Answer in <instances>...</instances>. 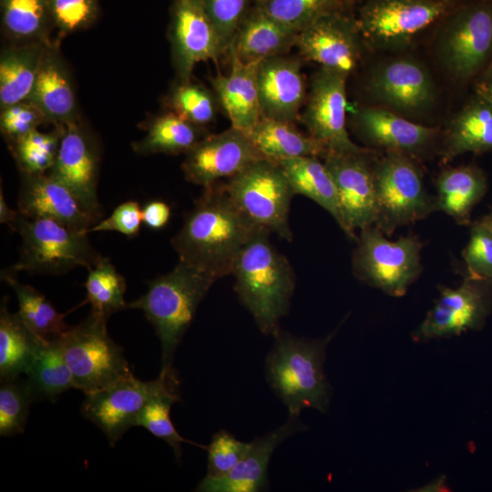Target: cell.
<instances>
[{
	"mask_svg": "<svg viewBox=\"0 0 492 492\" xmlns=\"http://www.w3.org/2000/svg\"><path fill=\"white\" fill-rule=\"evenodd\" d=\"M261 229L239 209L221 181L204 188L171 244L179 261L220 279L231 274L241 250Z\"/></svg>",
	"mask_w": 492,
	"mask_h": 492,
	"instance_id": "cell-1",
	"label": "cell"
},
{
	"mask_svg": "<svg viewBox=\"0 0 492 492\" xmlns=\"http://www.w3.org/2000/svg\"><path fill=\"white\" fill-rule=\"evenodd\" d=\"M261 229L239 254L231 274L234 290L265 335L280 332V321L288 313L295 289V276L288 259Z\"/></svg>",
	"mask_w": 492,
	"mask_h": 492,
	"instance_id": "cell-2",
	"label": "cell"
},
{
	"mask_svg": "<svg viewBox=\"0 0 492 492\" xmlns=\"http://www.w3.org/2000/svg\"><path fill=\"white\" fill-rule=\"evenodd\" d=\"M217 280L212 273L179 261L171 272L149 281L143 295L127 303V309L144 313L160 341V372L173 369L175 352L200 302Z\"/></svg>",
	"mask_w": 492,
	"mask_h": 492,
	"instance_id": "cell-3",
	"label": "cell"
},
{
	"mask_svg": "<svg viewBox=\"0 0 492 492\" xmlns=\"http://www.w3.org/2000/svg\"><path fill=\"white\" fill-rule=\"evenodd\" d=\"M334 333L323 339H307L281 331L266 356V380L286 406L289 415L303 409L327 411L332 388L323 370L326 347Z\"/></svg>",
	"mask_w": 492,
	"mask_h": 492,
	"instance_id": "cell-4",
	"label": "cell"
},
{
	"mask_svg": "<svg viewBox=\"0 0 492 492\" xmlns=\"http://www.w3.org/2000/svg\"><path fill=\"white\" fill-rule=\"evenodd\" d=\"M12 230L22 238L18 261L7 269L15 274H63L77 266L88 270L102 257L91 245L88 233L54 220L31 218L19 212Z\"/></svg>",
	"mask_w": 492,
	"mask_h": 492,
	"instance_id": "cell-5",
	"label": "cell"
},
{
	"mask_svg": "<svg viewBox=\"0 0 492 492\" xmlns=\"http://www.w3.org/2000/svg\"><path fill=\"white\" fill-rule=\"evenodd\" d=\"M374 170L377 210L374 226L385 235L436 210V197L428 193L414 158L385 152L382 158L374 159Z\"/></svg>",
	"mask_w": 492,
	"mask_h": 492,
	"instance_id": "cell-6",
	"label": "cell"
},
{
	"mask_svg": "<svg viewBox=\"0 0 492 492\" xmlns=\"http://www.w3.org/2000/svg\"><path fill=\"white\" fill-rule=\"evenodd\" d=\"M108 319L91 312L84 321L58 336L75 388L85 395L132 374L122 348L108 333Z\"/></svg>",
	"mask_w": 492,
	"mask_h": 492,
	"instance_id": "cell-7",
	"label": "cell"
},
{
	"mask_svg": "<svg viewBox=\"0 0 492 492\" xmlns=\"http://www.w3.org/2000/svg\"><path fill=\"white\" fill-rule=\"evenodd\" d=\"M353 254L354 276L388 295L400 297L419 277L422 242L415 235L390 241L374 225L360 231Z\"/></svg>",
	"mask_w": 492,
	"mask_h": 492,
	"instance_id": "cell-8",
	"label": "cell"
},
{
	"mask_svg": "<svg viewBox=\"0 0 492 492\" xmlns=\"http://www.w3.org/2000/svg\"><path fill=\"white\" fill-rule=\"evenodd\" d=\"M224 186L251 220L283 240L292 241L289 213L295 194L278 162L261 159L227 179Z\"/></svg>",
	"mask_w": 492,
	"mask_h": 492,
	"instance_id": "cell-9",
	"label": "cell"
},
{
	"mask_svg": "<svg viewBox=\"0 0 492 492\" xmlns=\"http://www.w3.org/2000/svg\"><path fill=\"white\" fill-rule=\"evenodd\" d=\"M322 159L335 184L341 229L349 239L357 241L356 231L376 222L375 158L367 149L361 152H326Z\"/></svg>",
	"mask_w": 492,
	"mask_h": 492,
	"instance_id": "cell-10",
	"label": "cell"
},
{
	"mask_svg": "<svg viewBox=\"0 0 492 492\" xmlns=\"http://www.w3.org/2000/svg\"><path fill=\"white\" fill-rule=\"evenodd\" d=\"M346 77L320 67L312 77L299 119L326 152H361L346 126Z\"/></svg>",
	"mask_w": 492,
	"mask_h": 492,
	"instance_id": "cell-11",
	"label": "cell"
},
{
	"mask_svg": "<svg viewBox=\"0 0 492 492\" xmlns=\"http://www.w3.org/2000/svg\"><path fill=\"white\" fill-rule=\"evenodd\" d=\"M439 292L415 331V340L451 337L483 326L492 308V280L466 275L459 286H441Z\"/></svg>",
	"mask_w": 492,
	"mask_h": 492,
	"instance_id": "cell-12",
	"label": "cell"
},
{
	"mask_svg": "<svg viewBox=\"0 0 492 492\" xmlns=\"http://www.w3.org/2000/svg\"><path fill=\"white\" fill-rule=\"evenodd\" d=\"M174 372V368L160 372L151 381H141L130 374L106 388L87 394L81 405L82 415L95 424L113 446L127 430L136 425L146 403Z\"/></svg>",
	"mask_w": 492,
	"mask_h": 492,
	"instance_id": "cell-13",
	"label": "cell"
},
{
	"mask_svg": "<svg viewBox=\"0 0 492 492\" xmlns=\"http://www.w3.org/2000/svg\"><path fill=\"white\" fill-rule=\"evenodd\" d=\"M446 8V0H369L356 24L367 42L398 46L441 17Z\"/></svg>",
	"mask_w": 492,
	"mask_h": 492,
	"instance_id": "cell-14",
	"label": "cell"
},
{
	"mask_svg": "<svg viewBox=\"0 0 492 492\" xmlns=\"http://www.w3.org/2000/svg\"><path fill=\"white\" fill-rule=\"evenodd\" d=\"M264 159L246 131L233 128L206 135L188 152L181 164L185 179L204 188L229 179Z\"/></svg>",
	"mask_w": 492,
	"mask_h": 492,
	"instance_id": "cell-15",
	"label": "cell"
},
{
	"mask_svg": "<svg viewBox=\"0 0 492 492\" xmlns=\"http://www.w3.org/2000/svg\"><path fill=\"white\" fill-rule=\"evenodd\" d=\"M168 34L178 81L190 80L200 62L217 61L226 54L200 0H172Z\"/></svg>",
	"mask_w": 492,
	"mask_h": 492,
	"instance_id": "cell-16",
	"label": "cell"
},
{
	"mask_svg": "<svg viewBox=\"0 0 492 492\" xmlns=\"http://www.w3.org/2000/svg\"><path fill=\"white\" fill-rule=\"evenodd\" d=\"M362 39L356 19L338 10L300 30L295 47L302 58L348 77L358 65Z\"/></svg>",
	"mask_w": 492,
	"mask_h": 492,
	"instance_id": "cell-17",
	"label": "cell"
},
{
	"mask_svg": "<svg viewBox=\"0 0 492 492\" xmlns=\"http://www.w3.org/2000/svg\"><path fill=\"white\" fill-rule=\"evenodd\" d=\"M98 163L97 147L78 120L65 126L56 160L47 172L63 183L97 221L102 215L97 190Z\"/></svg>",
	"mask_w": 492,
	"mask_h": 492,
	"instance_id": "cell-18",
	"label": "cell"
},
{
	"mask_svg": "<svg viewBox=\"0 0 492 492\" xmlns=\"http://www.w3.org/2000/svg\"><path fill=\"white\" fill-rule=\"evenodd\" d=\"M492 49V9L476 5L464 8L448 21L440 42V55L457 77L474 75Z\"/></svg>",
	"mask_w": 492,
	"mask_h": 492,
	"instance_id": "cell-19",
	"label": "cell"
},
{
	"mask_svg": "<svg viewBox=\"0 0 492 492\" xmlns=\"http://www.w3.org/2000/svg\"><path fill=\"white\" fill-rule=\"evenodd\" d=\"M257 87L261 116L295 122L307 96L301 59L287 54L257 65Z\"/></svg>",
	"mask_w": 492,
	"mask_h": 492,
	"instance_id": "cell-20",
	"label": "cell"
},
{
	"mask_svg": "<svg viewBox=\"0 0 492 492\" xmlns=\"http://www.w3.org/2000/svg\"><path fill=\"white\" fill-rule=\"evenodd\" d=\"M352 125L357 137L367 145L414 159L429 149L438 135L436 128L378 108H357Z\"/></svg>",
	"mask_w": 492,
	"mask_h": 492,
	"instance_id": "cell-21",
	"label": "cell"
},
{
	"mask_svg": "<svg viewBox=\"0 0 492 492\" xmlns=\"http://www.w3.org/2000/svg\"><path fill=\"white\" fill-rule=\"evenodd\" d=\"M17 206L27 217L54 220L80 232L87 233L97 222L75 195L48 173H21Z\"/></svg>",
	"mask_w": 492,
	"mask_h": 492,
	"instance_id": "cell-22",
	"label": "cell"
},
{
	"mask_svg": "<svg viewBox=\"0 0 492 492\" xmlns=\"http://www.w3.org/2000/svg\"><path fill=\"white\" fill-rule=\"evenodd\" d=\"M303 429L299 416L289 415L284 424L250 442L247 453L226 476L220 478L205 476L196 491L259 492L268 489V466L272 454L286 438Z\"/></svg>",
	"mask_w": 492,
	"mask_h": 492,
	"instance_id": "cell-23",
	"label": "cell"
},
{
	"mask_svg": "<svg viewBox=\"0 0 492 492\" xmlns=\"http://www.w3.org/2000/svg\"><path fill=\"white\" fill-rule=\"evenodd\" d=\"M46 118V123L66 126L78 121L72 78L55 43L44 50L36 79L28 99Z\"/></svg>",
	"mask_w": 492,
	"mask_h": 492,
	"instance_id": "cell-24",
	"label": "cell"
},
{
	"mask_svg": "<svg viewBox=\"0 0 492 492\" xmlns=\"http://www.w3.org/2000/svg\"><path fill=\"white\" fill-rule=\"evenodd\" d=\"M370 89L379 100L407 112L428 106L434 96L427 71L410 59H396L383 66L374 75Z\"/></svg>",
	"mask_w": 492,
	"mask_h": 492,
	"instance_id": "cell-25",
	"label": "cell"
},
{
	"mask_svg": "<svg viewBox=\"0 0 492 492\" xmlns=\"http://www.w3.org/2000/svg\"><path fill=\"white\" fill-rule=\"evenodd\" d=\"M297 34L273 20L255 4L239 26L228 54L243 64H259L287 54L295 46Z\"/></svg>",
	"mask_w": 492,
	"mask_h": 492,
	"instance_id": "cell-26",
	"label": "cell"
},
{
	"mask_svg": "<svg viewBox=\"0 0 492 492\" xmlns=\"http://www.w3.org/2000/svg\"><path fill=\"white\" fill-rule=\"evenodd\" d=\"M230 73H219L211 79V86L231 126L248 131L261 117L257 87L258 64H243L232 56H230Z\"/></svg>",
	"mask_w": 492,
	"mask_h": 492,
	"instance_id": "cell-27",
	"label": "cell"
},
{
	"mask_svg": "<svg viewBox=\"0 0 492 492\" xmlns=\"http://www.w3.org/2000/svg\"><path fill=\"white\" fill-rule=\"evenodd\" d=\"M487 189L486 177L477 167L446 169L436 179V210L445 212L460 225L468 224L472 210Z\"/></svg>",
	"mask_w": 492,
	"mask_h": 492,
	"instance_id": "cell-28",
	"label": "cell"
},
{
	"mask_svg": "<svg viewBox=\"0 0 492 492\" xmlns=\"http://www.w3.org/2000/svg\"><path fill=\"white\" fill-rule=\"evenodd\" d=\"M246 132L260 154L275 162L304 156L322 159L326 153L322 144L301 132L294 122L261 117Z\"/></svg>",
	"mask_w": 492,
	"mask_h": 492,
	"instance_id": "cell-29",
	"label": "cell"
},
{
	"mask_svg": "<svg viewBox=\"0 0 492 492\" xmlns=\"http://www.w3.org/2000/svg\"><path fill=\"white\" fill-rule=\"evenodd\" d=\"M50 42L22 43L4 49L0 56V108L28 99L41 58Z\"/></svg>",
	"mask_w": 492,
	"mask_h": 492,
	"instance_id": "cell-30",
	"label": "cell"
},
{
	"mask_svg": "<svg viewBox=\"0 0 492 492\" xmlns=\"http://www.w3.org/2000/svg\"><path fill=\"white\" fill-rule=\"evenodd\" d=\"M492 149V101L480 97L466 105L453 119L445 139L443 159L466 152Z\"/></svg>",
	"mask_w": 492,
	"mask_h": 492,
	"instance_id": "cell-31",
	"label": "cell"
},
{
	"mask_svg": "<svg viewBox=\"0 0 492 492\" xmlns=\"http://www.w3.org/2000/svg\"><path fill=\"white\" fill-rule=\"evenodd\" d=\"M321 158L297 157L278 161L294 194L303 195L328 211L342 226L333 179Z\"/></svg>",
	"mask_w": 492,
	"mask_h": 492,
	"instance_id": "cell-32",
	"label": "cell"
},
{
	"mask_svg": "<svg viewBox=\"0 0 492 492\" xmlns=\"http://www.w3.org/2000/svg\"><path fill=\"white\" fill-rule=\"evenodd\" d=\"M26 374L34 401L55 400L75 388L58 336L41 340Z\"/></svg>",
	"mask_w": 492,
	"mask_h": 492,
	"instance_id": "cell-33",
	"label": "cell"
},
{
	"mask_svg": "<svg viewBox=\"0 0 492 492\" xmlns=\"http://www.w3.org/2000/svg\"><path fill=\"white\" fill-rule=\"evenodd\" d=\"M43 338L31 330L17 313H10L5 298L3 299L0 309L1 382L26 374Z\"/></svg>",
	"mask_w": 492,
	"mask_h": 492,
	"instance_id": "cell-34",
	"label": "cell"
},
{
	"mask_svg": "<svg viewBox=\"0 0 492 492\" xmlns=\"http://www.w3.org/2000/svg\"><path fill=\"white\" fill-rule=\"evenodd\" d=\"M145 129L144 138L132 144L134 151L141 155L185 154L206 136L204 128L170 110L156 117Z\"/></svg>",
	"mask_w": 492,
	"mask_h": 492,
	"instance_id": "cell-35",
	"label": "cell"
},
{
	"mask_svg": "<svg viewBox=\"0 0 492 492\" xmlns=\"http://www.w3.org/2000/svg\"><path fill=\"white\" fill-rule=\"evenodd\" d=\"M5 34L22 43L50 42V0H0Z\"/></svg>",
	"mask_w": 492,
	"mask_h": 492,
	"instance_id": "cell-36",
	"label": "cell"
},
{
	"mask_svg": "<svg viewBox=\"0 0 492 492\" xmlns=\"http://www.w3.org/2000/svg\"><path fill=\"white\" fill-rule=\"evenodd\" d=\"M15 275L5 270L2 278L15 293L19 307L17 313L26 325L47 339L66 333L71 327L64 320L66 314L59 313L39 291L19 282Z\"/></svg>",
	"mask_w": 492,
	"mask_h": 492,
	"instance_id": "cell-37",
	"label": "cell"
},
{
	"mask_svg": "<svg viewBox=\"0 0 492 492\" xmlns=\"http://www.w3.org/2000/svg\"><path fill=\"white\" fill-rule=\"evenodd\" d=\"M179 381L174 372L163 387L153 395L139 413L136 425L143 426L154 436L165 441L173 450L177 460L181 456V444L190 443L207 448L185 439L176 430L171 418L170 409L174 403L179 402Z\"/></svg>",
	"mask_w": 492,
	"mask_h": 492,
	"instance_id": "cell-38",
	"label": "cell"
},
{
	"mask_svg": "<svg viewBox=\"0 0 492 492\" xmlns=\"http://www.w3.org/2000/svg\"><path fill=\"white\" fill-rule=\"evenodd\" d=\"M84 285L87 291L84 303L91 305L92 313L109 318L116 312L127 309L125 278L108 258L101 257L88 269Z\"/></svg>",
	"mask_w": 492,
	"mask_h": 492,
	"instance_id": "cell-39",
	"label": "cell"
},
{
	"mask_svg": "<svg viewBox=\"0 0 492 492\" xmlns=\"http://www.w3.org/2000/svg\"><path fill=\"white\" fill-rule=\"evenodd\" d=\"M64 131L65 126H55L47 132L37 128L9 143L20 172L47 173L56 160Z\"/></svg>",
	"mask_w": 492,
	"mask_h": 492,
	"instance_id": "cell-40",
	"label": "cell"
},
{
	"mask_svg": "<svg viewBox=\"0 0 492 492\" xmlns=\"http://www.w3.org/2000/svg\"><path fill=\"white\" fill-rule=\"evenodd\" d=\"M167 106L169 110L204 128L214 121L220 107L214 91L191 79L177 80L167 97Z\"/></svg>",
	"mask_w": 492,
	"mask_h": 492,
	"instance_id": "cell-41",
	"label": "cell"
},
{
	"mask_svg": "<svg viewBox=\"0 0 492 492\" xmlns=\"http://www.w3.org/2000/svg\"><path fill=\"white\" fill-rule=\"evenodd\" d=\"M342 0H256V5L281 25L299 32L320 16L338 11Z\"/></svg>",
	"mask_w": 492,
	"mask_h": 492,
	"instance_id": "cell-42",
	"label": "cell"
},
{
	"mask_svg": "<svg viewBox=\"0 0 492 492\" xmlns=\"http://www.w3.org/2000/svg\"><path fill=\"white\" fill-rule=\"evenodd\" d=\"M35 402L26 381L20 376L1 382L0 435L13 436L24 432L30 405Z\"/></svg>",
	"mask_w": 492,
	"mask_h": 492,
	"instance_id": "cell-43",
	"label": "cell"
},
{
	"mask_svg": "<svg viewBox=\"0 0 492 492\" xmlns=\"http://www.w3.org/2000/svg\"><path fill=\"white\" fill-rule=\"evenodd\" d=\"M220 38L225 53L256 0H200Z\"/></svg>",
	"mask_w": 492,
	"mask_h": 492,
	"instance_id": "cell-44",
	"label": "cell"
},
{
	"mask_svg": "<svg viewBox=\"0 0 492 492\" xmlns=\"http://www.w3.org/2000/svg\"><path fill=\"white\" fill-rule=\"evenodd\" d=\"M97 13L98 0H50L52 26L60 36L89 27Z\"/></svg>",
	"mask_w": 492,
	"mask_h": 492,
	"instance_id": "cell-45",
	"label": "cell"
},
{
	"mask_svg": "<svg viewBox=\"0 0 492 492\" xmlns=\"http://www.w3.org/2000/svg\"><path fill=\"white\" fill-rule=\"evenodd\" d=\"M249 447L250 442L240 441L226 430L215 433L206 448L208 455L206 477L220 478L226 476L244 456Z\"/></svg>",
	"mask_w": 492,
	"mask_h": 492,
	"instance_id": "cell-46",
	"label": "cell"
},
{
	"mask_svg": "<svg viewBox=\"0 0 492 492\" xmlns=\"http://www.w3.org/2000/svg\"><path fill=\"white\" fill-rule=\"evenodd\" d=\"M462 255L467 276L492 280V231L481 220L472 226Z\"/></svg>",
	"mask_w": 492,
	"mask_h": 492,
	"instance_id": "cell-47",
	"label": "cell"
},
{
	"mask_svg": "<svg viewBox=\"0 0 492 492\" xmlns=\"http://www.w3.org/2000/svg\"><path fill=\"white\" fill-rule=\"evenodd\" d=\"M46 123L40 109L29 100H24L1 109L0 129L9 143L37 129Z\"/></svg>",
	"mask_w": 492,
	"mask_h": 492,
	"instance_id": "cell-48",
	"label": "cell"
},
{
	"mask_svg": "<svg viewBox=\"0 0 492 492\" xmlns=\"http://www.w3.org/2000/svg\"><path fill=\"white\" fill-rule=\"evenodd\" d=\"M142 223V208L138 201L128 200L119 204L113 212L97 221L87 231H117L128 237L138 235Z\"/></svg>",
	"mask_w": 492,
	"mask_h": 492,
	"instance_id": "cell-49",
	"label": "cell"
},
{
	"mask_svg": "<svg viewBox=\"0 0 492 492\" xmlns=\"http://www.w3.org/2000/svg\"><path fill=\"white\" fill-rule=\"evenodd\" d=\"M171 216V209L162 200H151L142 208V223L152 230H159L167 225Z\"/></svg>",
	"mask_w": 492,
	"mask_h": 492,
	"instance_id": "cell-50",
	"label": "cell"
},
{
	"mask_svg": "<svg viewBox=\"0 0 492 492\" xmlns=\"http://www.w3.org/2000/svg\"><path fill=\"white\" fill-rule=\"evenodd\" d=\"M18 210H11L5 200V196L3 194L2 189L0 190V222L2 224H6L12 229L17 216H18Z\"/></svg>",
	"mask_w": 492,
	"mask_h": 492,
	"instance_id": "cell-51",
	"label": "cell"
},
{
	"mask_svg": "<svg viewBox=\"0 0 492 492\" xmlns=\"http://www.w3.org/2000/svg\"><path fill=\"white\" fill-rule=\"evenodd\" d=\"M480 95L486 97L492 101V65L483 83V87Z\"/></svg>",
	"mask_w": 492,
	"mask_h": 492,
	"instance_id": "cell-52",
	"label": "cell"
},
{
	"mask_svg": "<svg viewBox=\"0 0 492 492\" xmlns=\"http://www.w3.org/2000/svg\"><path fill=\"white\" fill-rule=\"evenodd\" d=\"M480 220L492 231V210Z\"/></svg>",
	"mask_w": 492,
	"mask_h": 492,
	"instance_id": "cell-53",
	"label": "cell"
}]
</instances>
